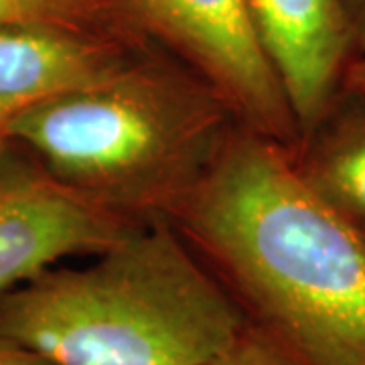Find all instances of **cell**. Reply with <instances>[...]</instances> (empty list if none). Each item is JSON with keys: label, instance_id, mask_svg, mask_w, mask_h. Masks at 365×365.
Segmentation results:
<instances>
[{"label": "cell", "instance_id": "1", "mask_svg": "<svg viewBox=\"0 0 365 365\" xmlns=\"http://www.w3.org/2000/svg\"><path fill=\"white\" fill-rule=\"evenodd\" d=\"M292 155L235 122L170 223L294 364L365 365V232Z\"/></svg>", "mask_w": 365, "mask_h": 365}, {"label": "cell", "instance_id": "2", "mask_svg": "<svg viewBox=\"0 0 365 365\" xmlns=\"http://www.w3.org/2000/svg\"><path fill=\"white\" fill-rule=\"evenodd\" d=\"M248 327L170 222L136 225L81 268L0 292V335L53 365H199Z\"/></svg>", "mask_w": 365, "mask_h": 365}, {"label": "cell", "instance_id": "3", "mask_svg": "<svg viewBox=\"0 0 365 365\" xmlns=\"http://www.w3.org/2000/svg\"><path fill=\"white\" fill-rule=\"evenodd\" d=\"M234 124L197 73L140 47L108 78L14 120L6 143L88 203L144 225L173 220Z\"/></svg>", "mask_w": 365, "mask_h": 365}, {"label": "cell", "instance_id": "4", "mask_svg": "<svg viewBox=\"0 0 365 365\" xmlns=\"http://www.w3.org/2000/svg\"><path fill=\"white\" fill-rule=\"evenodd\" d=\"M132 37L155 41L207 83L235 122L297 150L300 132L262 49L248 0H106Z\"/></svg>", "mask_w": 365, "mask_h": 365}, {"label": "cell", "instance_id": "5", "mask_svg": "<svg viewBox=\"0 0 365 365\" xmlns=\"http://www.w3.org/2000/svg\"><path fill=\"white\" fill-rule=\"evenodd\" d=\"M134 227L55 181L21 146H0V292Z\"/></svg>", "mask_w": 365, "mask_h": 365}, {"label": "cell", "instance_id": "6", "mask_svg": "<svg viewBox=\"0 0 365 365\" xmlns=\"http://www.w3.org/2000/svg\"><path fill=\"white\" fill-rule=\"evenodd\" d=\"M248 6L302 140L337 100L355 59L343 0H248Z\"/></svg>", "mask_w": 365, "mask_h": 365}, {"label": "cell", "instance_id": "7", "mask_svg": "<svg viewBox=\"0 0 365 365\" xmlns=\"http://www.w3.org/2000/svg\"><path fill=\"white\" fill-rule=\"evenodd\" d=\"M144 43L66 26L0 29V146L14 120L114 73Z\"/></svg>", "mask_w": 365, "mask_h": 365}, {"label": "cell", "instance_id": "8", "mask_svg": "<svg viewBox=\"0 0 365 365\" xmlns=\"http://www.w3.org/2000/svg\"><path fill=\"white\" fill-rule=\"evenodd\" d=\"M292 157L311 189L365 230V96L341 90Z\"/></svg>", "mask_w": 365, "mask_h": 365}, {"label": "cell", "instance_id": "9", "mask_svg": "<svg viewBox=\"0 0 365 365\" xmlns=\"http://www.w3.org/2000/svg\"><path fill=\"white\" fill-rule=\"evenodd\" d=\"M11 26H66L136 39L118 23L106 0H0V29Z\"/></svg>", "mask_w": 365, "mask_h": 365}, {"label": "cell", "instance_id": "10", "mask_svg": "<svg viewBox=\"0 0 365 365\" xmlns=\"http://www.w3.org/2000/svg\"><path fill=\"white\" fill-rule=\"evenodd\" d=\"M199 365H299L254 327H246L234 345Z\"/></svg>", "mask_w": 365, "mask_h": 365}, {"label": "cell", "instance_id": "11", "mask_svg": "<svg viewBox=\"0 0 365 365\" xmlns=\"http://www.w3.org/2000/svg\"><path fill=\"white\" fill-rule=\"evenodd\" d=\"M0 365H53L39 353L31 351L16 341L0 335Z\"/></svg>", "mask_w": 365, "mask_h": 365}, {"label": "cell", "instance_id": "12", "mask_svg": "<svg viewBox=\"0 0 365 365\" xmlns=\"http://www.w3.org/2000/svg\"><path fill=\"white\" fill-rule=\"evenodd\" d=\"M355 41V57L365 55V0H343Z\"/></svg>", "mask_w": 365, "mask_h": 365}, {"label": "cell", "instance_id": "13", "mask_svg": "<svg viewBox=\"0 0 365 365\" xmlns=\"http://www.w3.org/2000/svg\"><path fill=\"white\" fill-rule=\"evenodd\" d=\"M343 91H353V93H361L365 96V55L355 57L343 78Z\"/></svg>", "mask_w": 365, "mask_h": 365}, {"label": "cell", "instance_id": "14", "mask_svg": "<svg viewBox=\"0 0 365 365\" xmlns=\"http://www.w3.org/2000/svg\"><path fill=\"white\" fill-rule=\"evenodd\" d=\"M364 232H365V230H364Z\"/></svg>", "mask_w": 365, "mask_h": 365}]
</instances>
